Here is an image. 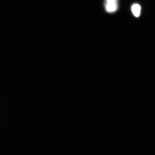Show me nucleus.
Segmentation results:
<instances>
[{
    "instance_id": "obj_2",
    "label": "nucleus",
    "mask_w": 155,
    "mask_h": 155,
    "mask_svg": "<svg viewBox=\"0 0 155 155\" xmlns=\"http://www.w3.org/2000/svg\"><path fill=\"white\" fill-rule=\"evenodd\" d=\"M131 11L134 15L136 17L140 16L141 8L140 6L138 4H134L131 7Z\"/></svg>"
},
{
    "instance_id": "obj_1",
    "label": "nucleus",
    "mask_w": 155,
    "mask_h": 155,
    "mask_svg": "<svg viewBox=\"0 0 155 155\" xmlns=\"http://www.w3.org/2000/svg\"><path fill=\"white\" fill-rule=\"evenodd\" d=\"M118 0H105V8L107 12H115L118 9Z\"/></svg>"
}]
</instances>
